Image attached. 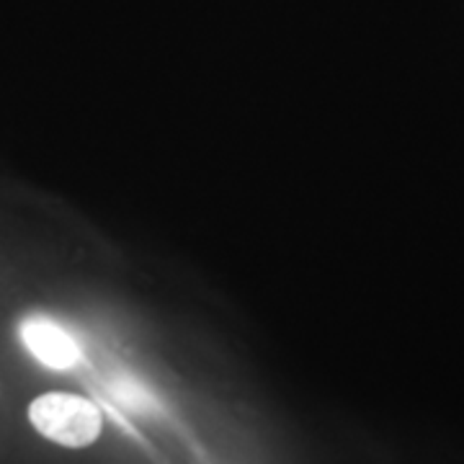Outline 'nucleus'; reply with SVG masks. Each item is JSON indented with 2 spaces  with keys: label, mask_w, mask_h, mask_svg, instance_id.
I'll use <instances>...</instances> for the list:
<instances>
[{
  "label": "nucleus",
  "mask_w": 464,
  "mask_h": 464,
  "mask_svg": "<svg viewBox=\"0 0 464 464\" xmlns=\"http://www.w3.org/2000/svg\"><path fill=\"white\" fill-rule=\"evenodd\" d=\"M29 420L44 439L67 449L91 447L103 429L99 405L70 392L39 395L29 405Z\"/></svg>",
  "instance_id": "1"
},
{
  "label": "nucleus",
  "mask_w": 464,
  "mask_h": 464,
  "mask_svg": "<svg viewBox=\"0 0 464 464\" xmlns=\"http://www.w3.org/2000/svg\"><path fill=\"white\" fill-rule=\"evenodd\" d=\"M21 338L34 356L50 369H70L81 362V346L70 333L50 317H26Z\"/></svg>",
  "instance_id": "2"
}]
</instances>
